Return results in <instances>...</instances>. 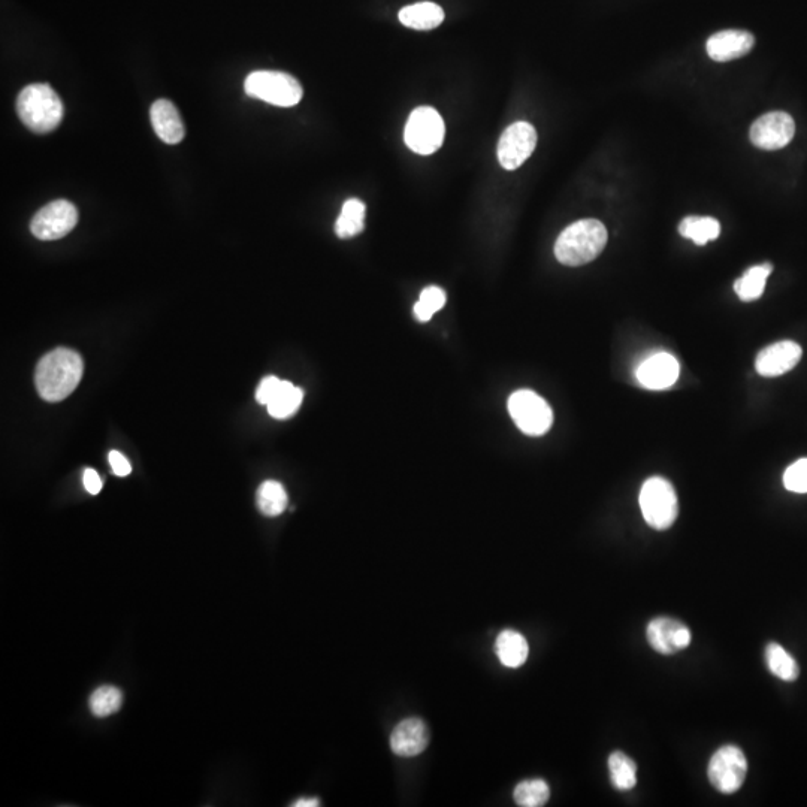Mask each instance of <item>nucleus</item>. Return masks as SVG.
<instances>
[{"label": "nucleus", "instance_id": "26", "mask_svg": "<svg viewBox=\"0 0 807 807\" xmlns=\"http://www.w3.org/2000/svg\"><path fill=\"white\" fill-rule=\"evenodd\" d=\"M766 663L770 672L785 682L799 679L800 667L797 661L778 643H770L766 648Z\"/></svg>", "mask_w": 807, "mask_h": 807}, {"label": "nucleus", "instance_id": "3", "mask_svg": "<svg viewBox=\"0 0 807 807\" xmlns=\"http://www.w3.org/2000/svg\"><path fill=\"white\" fill-rule=\"evenodd\" d=\"M17 113L23 125L35 134L53 132L62 122L65 108L48 84H30L17 98Z\"/></svg>", "mask_w": 807, "mask_h": 807}, {"label": "nucleus", "instance_id": "11", "mask_svg": "<svg viewBox=\"0 0 807 807\" xmlns=\"http://www.w3.org/2000/svg\"><path fill=\"white\" fill-rule=\"evenodd\" d=\"M796 123L790 114L782 111L764 114L751 126V142L761 150H781L793 141Z\"/></svg>", "mask_w": 807, "mask_h": 807}, {"label": "nucleus", "instance_id": "7", "mask_svg": "<svg viewBox=\"0 0 807 807\" xmlns=\"http://www.w3.org/2000/svg\"><path fill=\"white\" fill-rule=\"evenodd\" d=\"M748 773V761L742 749L734 745H725L710 758V784L722 794H733L742 788Z\"/></svg>", "mask_w": 807, "mask_h": 807}, {"label": "nucleus", "instance_id": "13", "mask_svg": "<svg viewBox=\"0 0 807 807\" xmlns=\"http://www.w3.org/2000/svg\"><path fill=\"white\" fill-rule=\"evenodd\" d=\"M803 356V349L794 341H779L758 353L755 370L760 376L779 377L793 370Z\"/></svg>", "mask_w": 807, "mask_h": 807}, {"label": "nucleus", "instance_id": "29", "mask_svg": "<svg viewBox=\"0 0 807 807\" xmlns=\"http://www.w3.org/2000/svg\"><path fill=\"white\" fill-rule=\"evenodd\" d=\"M447 296L441 287L429 286L420 293L419 301L414 304V316L419 322H429L435 313L446 305Z\"/></svg>", "mask_w": 807, "mask_h": 807}, {"label": "nucleus", "instance_id": "4", "mask_svg": "<svg viewBox=\"0 0 807 807\" xmlns=\"http://www.w3.org/2000/svg\"><path fill=\"white\" fill-rule=\"evenodd\" d=\"M640 509L649 527L666 531L679 515V504L672 483L663 477H651L640 491Z\"/></svg>", "mask_w": 807, "mask_h": 807}, {"label": "nucleus", "instance_id": "33", "mask_svg": "<svg viewBox=\"0 0 807 807\" xmlns=\"http://www.w3.org/2000/svg\"><path fill=\"white\" fill-rule=\"evenodd\" d=\"M83 482L84 488H86L89 494L98 495L99 492L102 491L101 477H99V474L96 473L95 470H92V468H87V470L84 471Z\"/></svg>", "mask_w": 807, "mask_h": 807}, {"label": "nucleus", "instance_id": "22", "mask_svg": "<svg viewBox=\"0 0 807 807\" xmlns=\"http://www.w3.org/2000/svg\"><path fill=\"white\" fill-rule=\"evenodd\" d=\"M679 232L683 238L694 241L697 246H706L721 234V225L713 217L689 216L680 222Z\"/></svg>", "mask_w": 807, "mask_h": 807}, {"label": "nucleus", "instance_id": "16", "mask_svg": "<svg viewBox=\"0 0 807 807\" xmlns=\"http://www.w3.org/2000/svg\"><path fill=\"white\" fill-rule=\"evenodd\" d=\"M428 742V728L419 718L404 719L391 736V748L398 757H416L428 748Z\"/></svg>", "mask_w": 807, "mask_h": 807}, {"label": "nucleus", "instance_id": "12", "mask_svg": "<svg viewBox=\"0 0 807 807\" xmlns=\"http://www.w3.org/2000/svg\"><path fill=\"white\" fill-rule=\"evenodd\" d=\"M649 645L658 654L673 655L691 645L692 634L685 624L676 619L657 618L649 622L646 630Z\"/></svg>", "mask_w": 807, "mask_h": 807}, {"label": "nucleus", "instance_id": "6", "mask_svg": "<svg viewBox=\"0 0 807 807\" xmlns=\"http://www.w3.org/2000/svg\"><path fill=\"white\" fill-rule=\"evenodd\" d=\"M444 134L446 128L438 111L431 107H419L410 114L405 126L404 141L414 153L428 156L440 150Z\"/></svg>", "mask_w": 807, "mask_h": 807}, {"label": "nucleus", "instance_id": "34", "mask_svg": "<svg viewBox=\"0 0 807 807\" xmlns=\"http://www.w3.org/2000/svg\"><path fill=\"white\" fill-rule=\"evenodd\" d=\"M295 807H317L320 806V802L317 799H302L298 800V802L293 803Z\"/></svg>", "mask_w": 807, "mask_h": 807}, {"label": "nucleus", "instance_id": "25", "mask_svg": "<svg viewBox=\"0 0 807 807\" xmlns=\"http://www.w3.org/2000/svg\"><path fill=\"white\" fill-rule=\"evenodd\" d=\"M256 501H258V507L262 515L275 518V516H280L286 510V489L275 480H267V482L259 486Z\"/></svg>", "mask_w": 807, "mask_h": 807}, {"label": "nucleus", "instance_id": "10", "mask_svg": "<svg viewBox=\"0 0 807 807\" xmlns=\"http://www.w3.org/2000/svg\"><path fill=\"white\" fill-rule=\"evenodd\" d=\"M537 132L530 123L518 122L504 131L498 142V160L507 171L521 168L536 150Z\"/></svg>", "mask_w": 807, "mask_h": 807}, {"label": "nucleus", "instance_id": "15", "mask_svg": "<svg viewBox=\"0 0 807 807\" xmlns=\"http://www.w3.org/2000/svg\"><path fill=\"white\" fill-rule=\"evenodd\" d=\"M754 45V35L746 30H722L710 36L706 50L710 59L722 63L746 56Z\"/></svg>", "mask_w": 807, "mask_h": 807}, {"label": "nucleus", "instance_id": "1", "mask_svg": "<svg viewBox=\"0 0 807 807\" xmlns=\"http://www.w3.org/2000/svg\"><path fill=\"white\" fill-rule=\"evenodd\" d=\"M84 373L81 356L71 349L53 350L38 362L35 373L39 397L48 403L66 400L80 385Z\"/></svg>", "mask_w": 807, "mask_h": 807}, {"label": "nucleus", "instance_id": "27", "mask_svg": "<svg viewBox=\"0 0 807 807\" xmlns=\"http://www.w3.org/2000/svg\"><path fill=\"white\" fill-rule=\"evenodd\" d=\"M516 805L522 807H541L549 802V785L543 779H531L524 781L515 788Z\"/></svg>", "mask_w": 807, "mask_h": 807}, {"label": "nucleus", "instance_id": "23", "mask_svg": "<svg viewBox=\"0 0 807 807\" xmlns=\"http://www.w3.org/2000/svg\"><path fill=\"white\" fill-rule=\"evenodd\" d=\"M302 400H304V392H302V389L296 388L292 383L284 382L283 380L277 395H275L271 403L267 405L268 413L271 414L274 419H289V417H292L293 414L299 410Z\"/></svg>", "mask_w": 807, "mask_h": 807}, {"label": "nucleus", "instance_id": "19", "mask_svg": "<svg viewBox=\"0 0 807 807\" xmlns=\"http://www.w3.org/2000/svg\"><path fill=\"white\" fill-rule=\"evenodd\" d=\"M400 21L414 30H432L444 21V11L437 3L420 2L405 6L400 11Z\"/></svg>", "mask_w": 807, "mask_h": 807}, {"label": "nucleus", "instance_id": "5", "mask_svg": "<svg viewBox=\"0 0 807 807\" xmlns=\"http://www.w3.org/2000/svg\"><path fill=\"white\" fill-rule=\"evenodd\" d=\"M247 95L275 107H295L304 95L301 84L292 75L277 71H256L244 83Z\"/></svg>", "mask_w": 807, "mask_h": 807}, {"label": "nucleus", "instance_id": "2", "mask_svg": "<svg viewBox=\"0 0 807 807\" xmlns=\"http://www.w3.org/2000/svg\"><path fill=\"white\" fill-rule=\"evenodd\" d=\"M607 238L603 223L594 219L579 220L565 228L556 240V259L565 267H582L601 255Z\"/></svg>", "mask_w": 807, "mask_h": 807}, {"label": "nucleus", "instance_id": "21", "mask_svg": "<svg viewBox=\"0 0 807 807\" xmlns=\"http://www.w3.org/2000/svg\"><path fill=\"white\" fill-rule=\"evenodd\" d=\"M773 267L770 264H761L757 267L749 268L739 280L734 283V290L743 302L757 301L766 289L767 278L772 274Z\"/></svg>", "mask_w": 807, "mask_h": 807}, {"label": "nucleus", "instance_id": "18", "mask_svg": "<svg viewBox=\"0 0 807 807\" xmlns=\"http://www.w3.org/2000/svg\"><path fill=\"white\" fill-rule=\"evenodd\" d=\"M495 652L503 666L509 669H518L527 663L530 648L527 639L518 631L506 630L498 636L495 643Z\"/></svg>", "mask_w": 807, "mask_h": 807}, {"label": "nucleus", "instance_id": "30", "mask_svg": "<svg viewBox=\"0 0 807 807\" xmlns=\"http://www.w3.org/2000/svg\"><path fill=\"white\" fill-rule=\"evenodd\" d=\"M784 485L788 491L807 494V458L799 459L787 468Z\"/></svg>", "mask_w": 807, "mask_h": 807}, {"label": "nucleus", "instance_id": "14", "mask_svg": "<svg viewBox=\"0 0 807 807\" xmlns=\"http://www.w3.org/2000/svg\"><path fill=\"white\" fill-rule=\"evenodd\" d=\"M680 365L669 353H655L646 358L637 368L636 376L640 385L651 391H664L672 388L679 379Z\"/></svg>", "mask_w": 807, "mask_h": 807}, {"label": "nucleus", "instance_id": "24", "mask_svg": "<svg viewBox=\"0 0 807 807\" xmlns=\"http://www.w3.org/2000/svg\"><path fill=\"white\" fill-rule=\"evenodd\" d=\"M610 781L619 791L633 790L637 784V766L624 752H613L609 757Z\"/></svg>", "mask_w": 807, "mask_h": 807}, {"label": "nucleus", "instance_id": "20", "mask_svg": "<svg viewBox=\"0 0 807 807\" xmlns=\"http://www.w3.org/2000/svg\"><path fill=\"white\" fill-rule=\"evenodd\" d=\"M365 207L364 202L359 199H347L341 208L340 216L335 223V234L341 240L356 237L365 229Z\"/></svg>", "mask_w": 807, "mask_h": 807}, {"label": "nucleus", "instance_id": "32", "mask_svg": "<svg viewBox=\"0 0 807 807\" xmlns=\"http://www.w3.org/2000/svg\"><path fill=\"white\" fill-rule=\"evenodd\" d=\"M108 459H110L111 470H113V473L116 474V476L126 477L131 474V464H129L128 459H126L122 453L117 452V450H113V452H110Z\"/></svg>", "mask_w": 807, "mask_h": 807}, {"label": "nucleus", "instance_id": "9", "mask_svg": "<svg viewBox=\"0 0 807 807\" xmlns=\"http://www.w3.org/2000/svg\"><path fill=\"white\" fill-rule=\"evenodd\" d=\"M78 223V210L72 202L59 199L38 211L30 222V231L38 240L54 241L66 237Z\"/></svg>", "mask_w": 807, "mask_h": 807}, {"label": "nucleus", "instance_id": "31", "mask_svg": "<svg viewBox=\"0 0 807 807\" xmlns=\"http://www.w3.org/2000/svg\"><path fill=\"white\" fill-rule=\"evenodd\" d=\"M281 383H283V380L277 379V377H265L261 385L256 389V401L262 405L271 403L272 398L277 395L278 389L281 388Z\"/></svg>", "mask_w": 807, "mask_h": 807}, {"label": "nucleus", "instance_id": "8", "mask_svg": "<svg viewBox=\"0 0 807 807\" xmlns=\"http://www.w3.org/2000/svg\"><path fill=\"white\" fill-rule=\"evenodd\" d=\"M509 411L513 422L524 434L541 437L553 423L550 405L533 391H518L509 398Z\"/></svg>", "mask_w": 807, "mask_h": 807}, {"label": "nucleus", "instance_id": "28", "mask_svg": "<svg viewBox=\"0 0 807 807\" xmlns=\"http://www.w3.org/2000/svg\"><path fill=\"white\" fill-rule=\"evenodd\" d=\"M90 710L98 718L113 715L122 707L123 694L116 686H101L90 697Z\"/></svg>", "mask_w": 807, "mask_h": 807}, {"label": "nucleus", "instance_id": "17", "mask_svg": "<svg viewBox=\"0 0 807 807\" xmlns=\"http://www.w3.org/2000/svg\"><path fill=\"white\" fill-rule=\"evenodd\" d=\"M150 117L154 132L163 142L174 145L183 141L186 129L177 107L171 101L159 99L154 102L151 105Z\"/></svg>", "mask_w": 807, "mask_h": 807}]
</instances>
